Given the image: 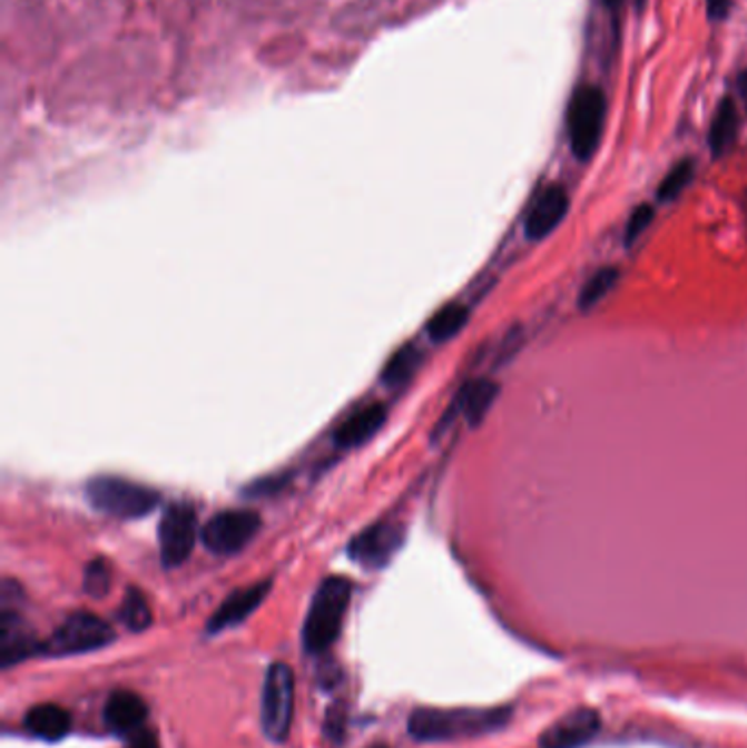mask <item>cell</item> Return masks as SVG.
Instances as JSON below:
<instances>
[{
    "label": "cell",
    "instance_id": "cell-1",
    "mask_svg": "<svg viewBox=\"0 0 747 748\" xmlns=\"http://www.w3.org/2000/svg\"><path fill=\"white\" fill-rule=\"evenodd\" d=\"M507 718L504 709H414L407 731L419 742H450L491 734Z\"/></svg>",
    "mask_w": 747,
    "mask_h": 748
},
{
    "label": "cell",
    "instance_id": "cell-2",
    "mask_svg": "<svg viewBox=\"0 0 747 748\" xmlns=\"http://www.w3.org/2000/svg\"><path fill=\"white\" fill-rule=\"evenodd\" d=\"M351 596L353 584L346 578L332 575L323 580L303 626V646L309 654H323L338 641Z\"/></svg>",
    "mask_w": 747,
    "mask_h": 748
},
{
    "label": "cell",
    "instance_id": "cell-3",
    "mask_svg": "<svg viewBox=\"0 0 747 748\" xmlns=\"http://www.w3.org/2000/svg\"><path fill=\"white\" fill-rule=\"evenodd\" d=\"M608 101L597 86H581L568 106V136L572 154L579 160H590L603 138Z\"/></svg>",
    "mask_w": 747,
    "mask_h": 748
},
{
    "label": "cell",
    "instance_id": "cell-4",
    "mask_svg": "<svg viewBox=\"0 0 747 748\" xmlns=\"http://www.w3.org/2000/svg\"><path fill=\"white\" fill-rule=\"evenodd\" d=\"M86 498L99 510L119 519H140L158 505V493L124 478H97L86 486Z\"/></svg>",
    "mask_w": 747,
    "mask_h": 748
},
{
    "label": "cell",
    "instance_id": "cell-5",
    "mask_svg": "<svg viewBox=\"0 0 747 748\" xmlns=\"http://www.w3.org/2000/svg\"><path fill=\"white\" fill-rule=\"evenodd\" d=\"M294 672L287 663L274 661L262 691V729L272 742H283L294 718Z\"/></svg>",
    "mask_w": 747,
    "mask_h": 748
},
{
    "label": "cell",
    "instance_id": "cell-6",
    "mask_svg": "<svg viewBox=\"0 0 747 748\" xmlns=\"http://www.w3.org/2000/svg\"><path fill=\"white\" fill-rule=\"evenodd\" d=\"M115 639L112 626L95 613H72L62 626L42 643V652L49 657H70L106 648Z\"/></svg>",
    "mask_w": 747,
    "mask_h": 748
},
{
    "label": "cell",
    "instance_id": "cell-7",
    "mask_svg": "<svg viewBox=\"0 0 747 748\" xmlns=\"http://www.w3.org/2000/svg\"><path fill=\"white\" fill-rule=\"evenodd\" d=\"M262 519L253 510H224L217 512L203 528L206 550L219 557L237 554L244 550L259 532Z\"/></svg>",
    "mask_w": 747,
    "mask_h": 748
},
{
    "label": "cell",
    "instance_id": "cell-8",
    "mask_svg": "<svg viewBox=\"0 0 747 748\" xmlns=\"http://www.w3.org/2000/svg\"><path fill=\"white\" fill-rule=\"evenodd\" d=\"M198 539V516L189 503H171L158 525L160 559L165 567H180L194 552Z\"/></svg>",
    "mask_w": 747,
    "mask_h": 748
},
{
    "label": "cell",
    "instance_id": "cell-9",
    "mask_svg": "<svg viewBox=\"0 0 747 748\" xmlns=\"http://www.w3.org/2000/svg\"><path fill=\"white\" fill-rule=\"evenodd\" d=\"M404 532L393 523H375L348 543V557L366 569H380L402 548Z\"/></svg>",
    "mask_w": 747,
    "mask_h": 748
},
{
    "label": "cell",
    "instance_id": "cell-10",
    "mask_svg": "<svg viewBox=\"0 0 747 748\" xmlns=\"http://www.w3.org/2000/svg\"><path fill=\"white\" fill-rule=\"evenodd\" d=\"M601 729V718L590 707H579L548 727L540 738V748H579L592 738H597Z\"/></svg>",
    "mask_w": 747,
    "mask_h": 748
},
{
    "label": "cell",
    "instance_id": "cell-11",
    "mask_svg": "<svg viewBox=\"0 0 747 748\" xmlns=\"http://www.w3.org/2000/svg\"><path fill=\"white\" fill-rule=\"evenodd\" d=\"M568 206H570V199L563 188H543L527 215V224H524L527 237L531 242H540L543 237H548L563 222Z\"/></svg>",
    "mask_w": 747,
    "mask_h": 748
},
{
    "label": "cell",
    "instance_id": "cell-12",
    "mask_svg": "<svg viewBox=\"0 0 747 748\" xmlns=\"http://www.w3.org/2000/svg\"><path fill=\"white\" fill-rule=\"evenodd\" d=\"M268 591H271V582H257V584H250L246 589H237L235 593H230L219 604L215 616L208 620V632H219V630L233 628L248 620L262 607Z\"/></svg>",
    "mask_w": 747,
    "mask_h": 748
},
{
    "label": "cell",
    "instance_id": "cell-13",
    "mask_svg": "<svg viewBox=\"0 0 747 748\" xmlns=\"http://www.w3.org/2000/svg\"><path fill=\"white\" fill-rule=\"evenodd\" d=\"M104 720L110 731L132 738L138 731H142V725L147 720V705L135 691L117 689L110 693L104 707Z\"/></svg>",
    "mask_w": 747,
    "mask_h": 748
},
{
    "label": "cell",
    "instance_id": "cell-14",
    "mask_svg": "<svg viewBox=\"0 0 747 748\" xmlns=\"http://www.w3.org/2000/svg\"><path fill=\"white\" fill-rule=\"evenodd\" d=\"M38 646L29 626L18 618V613L2 609L0 616V663L4 668L16 666L18 661L36 654Z\"/></svg>",
    "mask_w": 747,
    "mask_h": 748
},
{
    "label": "cell",
    "instance_id": "cell-15",
    "mask_svg": "<svg viewBox=\"0 0 747 748\" xmlns=\"http://www.w3.org/2000/svg\"><path fill=\"white\" fill-rule=\"evenodd\" d=\"M384 421H386V407L382 403H368V405L360 407L355 414H351L340 425L334 442L342 449L360 446L362 442H366L368 437H373L380 432Z\"/></svg>",
    "mask_w": 747,
    "mask_h": 748
},
{
    "label": "cell",
    "instance_id": "cell-16",
    "mask_svg": "<svg viewBox=\"0 0 747 748\" xmlns=\"http://www.w3.org/2000/svg\"><path fill=\"white\" fill-rule=\"evenodd\" d=\"M24 727L31 736L47 740V742H56L67 736L70 729V713L60 705L42 702L27 711Z\"/></svg>",
    "mask_w": 747,
    "mask_h": 748
},
{
    "label": "cell",
    "instance_id": "cell-17",
    "mask_svg": "<svg viewBox=\"0 0 747 748\" xmlns=\"http://www.w3.org/2000/svg\"><path fill=\"white\" fill-rule=\"evenodd\" d=\"M739 134V110L733 99H724L715 112V119L708 131V145L717 158L728 154Z\"/></svg>",
    "mask_w": 747,
    "mask_h": 748
},
{
    "label": "cell",
    "instance_id": "cell-18",
    "mask_svg": "<svg viewBox=\"0 0 747 748\" xmlns=\"http://www.w3.org/2000/svg\"><path fill=\"white\" fill-rule=\"evenodd\" d=\"M495 396H498V385L493 381L475 378L461 390L456 407L463 412L470 425H478L484 419L486 410L493 405Z\"/></svg>",
    "mask_w": 747,
    "mask_h": 748
},
{
    "label": "cell",
    "instance_id": "cell-19",
    "mask_svg": "<svg viewBox=\"0 0 747 748\" xmlns=\"http://www.w3.org/2000/svg\"><path fill=\"white\" fill-rule=\"evenodd\" d=\"M468 317H470L468 307H463L459 303H450L441 312H436L430 317L427 335L434 342H445V339L454 337L456 333H461V328L468 324Z\"/></svg>",
    "mask_w": 747,
    "mask_h": 748
},
{
    "label": "cell",
    "instance_id": "cell-20",
    "mask_svg": "<svg viewBox=\"0 0 747 748\" xmlns=\"http://www.w3.org/2000/svg\"><path fill=\"white\" fill-rule=\"evenodd\" d=\"M419 362H421L419 351H416L412 344H407V346L400 348V351L389 360V364H386L384 371H382V381H384L386 385H391V387H400V385H404L407 378L416 373Z\"/></svg>",
    "mask_w": 747,
    "mask_h": 748
},
{
    "label": "cell",
    "instance_id": "cell-21",
    "mask_svg": "<svg viewBox=\"0 0 747 748\" xmlns=\"http://www.w3.org/2000/svg\"><path fill=\"white\" fill-rule=\"evenodd\" d=\"M618 278H620V274H618V269L616 267H603V269H599L586 285H583V289H581V294H579V307L586 312V309H592L597 303H601L608 294H610L611 289H613V285L618 283Z\"/></svg>",
    "mask_w": 747,
    "mask_h": 748
},
{
    "label": "cell",
    "instance_id": "cell-22",
    "mask_svg": "<svg viewBox=\"0 0 747 748\" xmlns=\"http://www.w3.org/2000/svg\"><path fill=\"white\" fill-rule=\"evenodd\" d=\"M121 622L126 623L130 630L140 632L151 623V611L145 600V596L136 589H130L126 593V600L121 604Z\"/></svg>",
    "mask_w": 747,
    "mask_h": 748
},
{
    "label": "cell",
    "instance_id": "cell-23",
    "mask_svg": "<svg viewBox=\"0 0 747 748\" xmlns=\"http://www.w3.org/2000/svg\"><path fill=\"white\" fill-rule=\"evenodd\" d=\"M695 176V165L690 160H681L678 163L669 174L667 178L662 180V185L658 188V199L660 201H671L676 199L678 195H681V190L690 185Z\"/></svg>",
    "mask_w": 747,
    "mask_h": 748
},
{
    "label": "cell",
    "instance_id": "cell-24",
    "mask_svg": "<svg viewBox=\"0 0 747 748\" xmlns=\"http://www.w3.org/2000/svg\"><path fill=\"white\" fill-rule=\"evenodd\" d=\"M83 589L95 598H101L110 589V569L106 562L95 561L86 567Z\"/></svg>",
    "mask_w": 747,
    "mask_h": 748
},
{
    "label": "cell",
    "instance_id": "cell-25",
    "mask_svg": "<svg viewBox=\"0 0 747 748\" xmlns=\"http://www.w3.org/2000/svg\"><path fill=\"white\" fill-rule=\"evenodd\" d=\"M653 222V208L651 206H638L633 213H631V217H629V222H627V228H625V244L627 246H631L647 228H649V224Z\"/></svg>",
    "mask_w": 747,
    "mask_h": 748
},
{
    "label": "cell",
    "instance_id": "cell-26",
    "mask_svg": "<svg viewBox=\"0 0 747 748\" xmlns=\"http://www.w3.org/2000/svg\"><path fill=\"white\" fill-rule=\"evenodd\" d=\"M733 9V0H708V18L724 20Z\"/></svg>",
    "mask_w": 747,
    "mask_h": 748
},
{
    "label": "cell",
    "instance_id": "cell-27",
    "mask_svg": "<svg viewBox=\"0 0 747 748\" xmlns=\"http://www.w3.org/2000/svg\"><path fill=\"white\" fill-rule=\"evenodd\" d=\"M128 748H158V742L149 731H138L136 736L130 738Z\"/></svg>",
    "mask_w": 747,
    "mask_h": 748
},
{
    "label": "cell",
    "instance_id": "cell-28",
    "mask_svg": "<svg viewBox=\"0 0 747 748\" xmlns=\"http://www.w3.org/2000/svg\"><path fill=\"white\" fill-rule=\"evenodd\" d=\"M737 86H739V95H741V99H744V104H746L747 108V70H744V72L739 75Z\"/></svg>",
    "mask_w": 747,
    "mask_h": 748
},
{
    "label": "cell",
    "instance_id": "cell-29",
    "mask_svg": "<svg viewBox=\"0 0 747 748\" xmlns=\"http://www.w3.org/2000/svg\"><path fill=\"white\" fill-rule=\"evenodd\" d=\"M620 2H622V0H603V4H606V7H610V9H618V7H620Z\"/></svg>",
    "mask_w": 747,
    "mask_h": 748
},
{
    "label": "cell",
    "instance_id": "cell-30",
    "mask_svg": "<svg viewBox=\"0 0 747 748\" xmlns=\"http://www.w3.org/2000/svg\"><path fill=\"white\" fill-rule=\"evenodd\" d=\"M645 2H647V0H636V7H638V9H642V7H645Z\"/></svg>",
    "mask_w": 747,
    "mask_h": 748
},
{
    "label": "cell",
    "instance_id": "cell-31",
    "mask_svg": "<svg viewBox=\"0 0 747 748\" xmlns=\"http://www.w3.org/2000/svg\"><path fill=\"white\" fill-rule=\"evenodd\" d=\"M371 748H389V747H371Z\"/></svg>",
    "mask_w": 747,
    "mask_h": 748
}]
</instances>
